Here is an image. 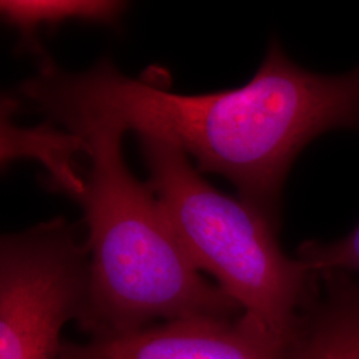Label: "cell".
Returning <instances> with one entry per match:
<instances>
[{"instance_id":"obj_1","label":"cell","mask_w":359,"mask_h":359,"mask_svg":"<svg viewBox=\"0 0 359 359\" xmlns=\"http://www.w3.org/2000/svg\"><path fill=\"white\" fill-rule=\"evenodd\" d=\"M38 72L18 88L23 102L69 135L114 127L154 136L217 173L240 198L280 225L283 182L295 157L316 137L350 128L357 96L342 75H320L295 65L273 40L244 87L180 95L156 79L129 77L109 59L68 72L40 57Z\"/></svg>"},{"instance_id":"obj_2","label":"cell","mask_w":359,"mask_h":359,"mask_svg":"<svg viewBox=\"0 0 359 359\" xmlns=\"http://www.w3.org/2000/svg\"><path fill=\"white\" fill-rule=\"evenodd\" d=\"M124 133L99 127L75 136L90 160L67 192L88 228L90 293L77 326L96 338L154 320H233L241 306L201 277L149 185L129 172Z\"/></svg>"},{"instance_id":"obj_3","label":"cell","mask_w":359,"mask_h":359,"mask_svg":"<svg viewBox=\"0 0 359 359\" xmlns=\"http://www.w3.org/2000/svg\"><path fill=\"white\" fill-rule=\"evenodd\" d=\"M148 185L177 241L198 270H205L244 314L290 342L301 313L320 290V276L283 253L280 225L217 191L169 142L139 136Z\"/></svg>"},{"instance_id":"obj_4","label":"cell","mask_w":359,"mask_h":359,"mask_svg":"<svg viewBox=\"0 0 359 359\" xmlns=\"http://www.w3.org/2000/svg\"><path fill=\"white\" fill-rule=\"evenodd\" d=\"M90 293V250L63 217L0 241V359H60Z\"/></svg>"},{"instance_id":"obj_5","label":"cell","mask_w":359,"mask_h":359,"mask_svg":"<svg viewBox=\"0 0 359 359\" xmlns=\"http://www.w3.org/2000/svg\"><path fill=\"white\" fill-rule=\"evenodd\" d=\"M287 342L243 313L236 320L187 318L128 333L63 342L60 359H285Z\"/></svg>"},{"instance_id":"obj_6","label":"cell","mask_w":359,"mask_h":359,"mask_svg":"<svg viewBox=\"0 0 359 359\" xmlns=\"http://www.w3.org/2000/svg\"><path fill=\"white\" fill-rule=\"evenodd\" d=\"M320 280L285 359H359V281L346 273L322 274Z\"/></svg>"},{"instance_id":"obj_7","label":"cell","mask_w":359,"mask_h":359,"mask_svg":"<svg viewBox=\"0 0 359 359\" xmlns=\"http://www.w3.org/2000/svg\"><path fill=\"white\" fill-rule=\"evenodd\" d=\"M127 3L115 0H1L4 22L15 28L26 47L38 51L36 35L43 28L67 22L112 25L123 15Z\"/></svg>"},{"instance_id":"obj_8","label":"cell","mask_w":359,"mask_h":359,"mask_svg":"<svg viewBox=\"0 0 359 359\" xmlns=\"http://www.w3.org/2000/svg\"><path fill=\"white\" fill-rule=\"evenodd\" d=\"M297 258L317 276L327 273L359 274V225L346 237L334 243H304L298 249Z\"/></svg>"}]
</instances>
